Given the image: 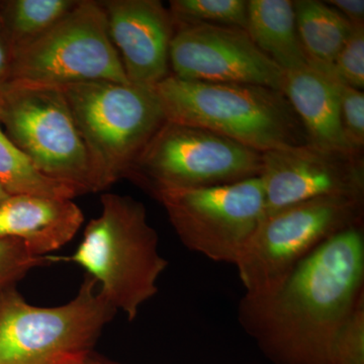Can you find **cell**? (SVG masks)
<instances>
[{"mask_svg":"<svg viewBox=\"0 0 364 364\" xmlns=\"http://www.w3.org/2000/svg\"><path fill=\"white\" fill-rule=\"evenodd\" d=\"M363 298L359 224L324 242L273 293L244 294L238 320L277 364H332L335 339Z\"/></svg>","mask_w":364,"mask_h":364,"instance_id":"1","label":"cell"},{"mask_svg":"<svg viewBox=\"0 0 364 364\" xmlns=\"http://www.w3.org/2000/svg\"><path fill=\"white\" fill-rule=\"evenodd\" d=\"M154 90L171 123L205 129L261 153L308 144L305 129L282 91L186 80L172 74Z\"/></svg>","mask_w":364,"mask_h":364,"instance_id":"2","label":"cell"},{"mask_svg":"<svg viewBox=\"0 0 364 364\" xmlns=\"http://www.w3.org/2000/svg\"><path fill=\"white\" fill-rule=\"evenodd\" d=\"M102 213L85 230L70 256H51L53 262H74L97 280L100 294L129 320L157 294V282L168 262L159 251L157 232L150 226L142 203L116 193L102 196Z\"/></svg>","mask_w":364,"mask_h":364,"instance_id":"3","label":"cell"},{"mask_svg":"<svg viewBox=\"0 0 364 364\" xmlns=\"http://www.w3.org/2000/svg\"><path fill=\"white\" fill-rule=\"evenodd\" d=\"M117 312L88 274L75 298L54 308L31 305L14 286L0 289V364H76Z\"/></svg>","mask_w":364,"mask_h":364,"instance_id":"4","label":"cell"},{"mask_svg":"<svg viewBox=\"0 0 364 364\" xmlns=\"http://www.w3.org/2000/svg\"><path fill=\"white\" fill-rule=\"evenodd\" d=\"M90 151L102 191L129 172L166 122L154 87L112 81L58 86Z\"/></svg>","mask_w":364,"mask_h":364,"instance_id":"5","label":"cell"},{"mask_svg":"<svg viewBox=\"0 0 364 364\" xmlns=\"http://www.w3.org/2000/svg\"><path fill=\"white\" fill-rule=\"evenodd\" d=\"M0 126L44 176L78 195L102 191L90 151L58 86L11 81L0 90Z\"/></svg>","mask_w":364,"mask_h":364,"instance_id":"6","label":"cell"},{"mask_svg":"<svg viewBox=\"0 0 364 364\" xmlns=\"http://www.w3.org/2000/svg\"><path fill=\"white\" fill-rule=\"evenodd\" d=\"M364 198L323 196L265 215L235 267L246 296H267L328 239L363 224Z\"/></svg>","mask_w":364,"mask_h":364,"instance_id":"7","label":"cell"},{"mask_svg":"<svg viewBox=\"0 0 364 364\" xmlns=\"http://www.w3.org/2000/svg\"><path fill=\"white\" fill-rule=\"evenodd\" d=\"M262 153L214 132L166 121L151 138L127 178L157 196L259 177Z\"/></svg>","mask_w":364,"mask_h":364,"instance_id":"8","label":"cell"},{"mask_svg":"<svg viewBox=\"0 0 364 364\" xmlns=\"http://www.w3.org/2000/svg\"><path fill=\"white\" fill-rule=\"evenodd\" d=\"M14 80L54 86L87 81L130 83L100 2L79 0L44 35L16 49Z\"/></svg>","mask_w":364,"mask_h":364,"instance_id":"9","label":"cell"},{"mask_svg":"<svg viewBox=\"0 0 364 364\" xmlns=\"http://www.w3.org/2000/svg\"><path fill=\"white\" fill-rule=\"evenodd\" d=\"M189 250L236 265L265 215L260 177L210 188L165 191L155 196Z\"/></svg>","mask_w":364,"mask_h":364,"instance_id":"10","label":"cell"},{"mask_svg":"<svg viewBox=\"0 0 364 364\" xmlns=\"http://www.w3.org/2000/svg\"><path fill=\"white\" fill-rule=\"evenodd\" d=\"M169 63L172 75L186 80L260 85L282 92L286 76L237 26H176Z\"/></svg>","mask_w":364,"mask_h":364,"instance_id":"11","label":"cell"},{"mask_svg":"<svg viewBox=\"0 0 364 364\" xmlns=\"http://www.w3.org/2000/svg\"><path fill=\"white\" fill-rule=\"evenodd\" d=\"M265 215L323 196L364 198L363 153L321 149L310 144L262 153Z\"/></svg>","mask_w":364,"mask_h":364,"instance_id":"12","label":"cell"},{"mask_svg":"<svg viewBox=\"0 0 364 364\" xmlns=\"http://www.w3.org/2000/svg\"><path fill=\"white\" fill-rule=\"evenodd\" d=\"M100 2L129 82L155 87L168 77L170 45L176 33L169 9L159 0Z\"/></svg>","mask_w":364,"mask_h":364,"instance_id":"13","label":"cell"},{"mask_svg":"<svg viewBox=\"0 0 364 364\" xmlns=\"http://www.w3.org/2000/svg\"><path fill=\"white\" fill-rule=\"evenodd\" d=\"M83 222L82 210L70 198L16 195L0 203V238L23 242L37 256L70 242Z\"/></svg>","mask_w":364,"mask_h":364,"instance_id":"14","label":"cell"},{"mask_svg":"<svg viewBox=\"0 0 364 364\" xmlns=\"http://www.w3.org/2000/svg\"><path fill=\"white\" fill-rule=\"evenodd\" d=\"M282 93L303 124L308 144L321 149L354 153L342 131L338 82L306 66L286 71Z\"/></svg>","mask_w":364,"mask_h":364,"instance_id":"15","label":"cell"},{"mask_svg":"<svg viewBox=\"0 0 364 364\" xmlns=\"http://www.w3.org/2000/svg\"><path fill=\"white\" fill-rule=\"evenodd\" d=\"M245 30L258 49L284 71L309 66L296 28L294 1L248 0Z\"/></svg>","mask_w":364,"mask_h":364,"instance_id":"16","label":"cell"},{"mask_svg":"<svg viewBox=\"0 0 364 364\" xmlns=\"http://www.w3.org/2000/svg\"><path fill=\"white\" fill-rule=\"evenodd\" d=\"M294 7L309 66L332 78L333 65L350 36L351 23L326 2L296 0Z\"/></svg>","mask_w":364,"mask_h":364,"instance_id":"17","label":"cell"},{"mask_svg":"<svg viewBox=\"0 0 364 364\" xmlns=\"http://www.w3.org/2000/svg\"><path fill=\"white\" fill-rule=\"evenodd\" d=\"M78 4L79 0L0 1V20L16 51L44 35Z\"/></svg>","mask_w":364,"mask_h":364,"instance_id":"18","label":"cell"},{"mask_svg":"<svg viewBox=\"0 0 364 364\" xmlns=\"http://www.w3.org/2000/svg\"><path fill=\"white\" fill-rule=\"evenodd\" d=\"M0 186L9 196L72 198L77 191L44 176L6 135L0 126Z\"/></svg>","mask_w":364,"mask_h":364,"instance_id":"19","label":"cell"},{"mask_svg":"<svg viewBox=\"0 0 364 364\" xmlns=\"http://www.w3.org/2000/svg\"><path fill=\"white\" fill-rule=\"evenodd\" d=\"M168 9L174 26L210 25L245 30L247 26L246 0H172Z\"/></svg>","mask_w":364,"mask_h":364,"instance_id":"20","label":"cell"},{"mask_svg":"<svg viewBox=\"0 0 364 364\" xmlns=\"http://www.w3.org/2000/svg\"><path fill=\"white\" fill-rule=\"evenodd\" d=\"M50 264H54L51 256L35 255L23 242L0 238V289L14 286L33 268Z\"/></svg>","mask_w":364,"mask_h":364,"instance_id":"21","label":"cell"},{"mask_svg":"<svg viewBox=\"0 0 364 364\" xmlns=\"http://www.w3.org/2000/svg\"><path fill=\"white\" fill-rule=\"evenodd\" d=\"M332 79L355 90L364 87V25L352 26L346 41L332 68Z\"/></svg>","mask_w":364,"mask_h":364,"instance_id":"22","label":"cell"},{"mask_svg":"<svg viewBox=\"0 0 364 364\" xmlns=\"http://www.w3.org/2000/svg\"><path fill=\"white\" fill-rule=\"evenodd\" d=\"M332 364H364V298L358 301L335 339Z\"/></svg>","mask_w":364,"mask_h":364,"instance_id":"23","label":"cell"},{"mask_svg":"<svg viewBox=\"0 0 364 364\" xmlns=\"http://www.w3.org/2000/svg\"><path fill=\"white\" fill-rule=\"evenodd\" d=\"M340 119L345 141L354 153H363L364 146V95L363 90L340 85Z\"/></svg>","mask_w":364,"mask_h":364,"instance_id":"24","label":"cell"},{"mask_svg":"<svg viewBox=\"0 0 364 364\" xmlns=\"http://www.w3.org/2000/svg\"><path fill=\"white\" fill-rule=\"evenodd\" d=\"M14 61V48L4 23L0 20V90L11 82Z\"/></svg>","mask_w":364,"mask_h":364,"instance_id":"25","label":"cell"},{"mask_svg":"<svg viewBox=\"0 0 364 364\" xmlns=\"http://www.w3.org/2000/svg\"><path fill=\"white\" fill-rule=\"evenodd\" d=\"M326 4L336 9L352 26L364 25L363 0H329Z\"/></svg>","mask_w":364,"mask_h":364,"instance_id":"26","label":"cell"},{"mask_svg":"<svg viewBox=\"0 0 364 364\" xmlns=\"http://www.w3.org/2000/svg\"><path fill=\"white\" fill-rule=\"evenodd\" d=\"M76 364H116L109 363V361L104 360V359L95 358L92 354H90V355L86 356L85 358H83L82 360L79 361V363Z\"/></svg>","mask_w":364,"mask_h":364,"instance_id":"27","label":"cell"},{"mask_svg":"<svg viewBox=\"0 0 364 364\" xmlns=\"http://www.w3.org/2000/svg\"><path fill=\"white\" fill-rule=\"evenodd\" d=\"M9 195L2 188V186H0V203L6 200L7 198H9Z\"/></svg>","mask_w":364,"mask_h":364,"instance_id":"28","label":"cell"}]
</instances>
